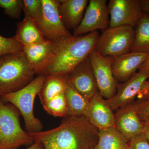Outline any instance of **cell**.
<instances>
[{"instance_id": "cell-21", "label": "cell", "mask_w": 149, "mask_h": 149, "mask_svg": "<svg viewBox=\"0 0 149 149\" xmlns=\"http://www.w3.org/2000/svg\"><path fill=\"white\" fill-rule=\"evenodd\" d=\"M135 29L131 52L149 53V13L143 12Z\"/></svg>"}, {"instance_id": "cell-6", "label": "cell", "mask_w": 149, "mask_h": 149, "mask_svg": "<svg viewBox=\"0 0 149 149\" xmlns=\"http://www.w3.org/2000/svg\"><path fill=\"white\" fill-rule=\"evenodd\" d=\"M135 33L130 26L109 27L100 35L95 50L103 56L113 58L130 52Z\"/></svg>"}, {"instance_id": "cell-4", "label": "cell", "mask_w": 149, "mask_h": 149, "mask_svg": "<svg viewBox=\"0 0 149 149\" xmlns=\"http://www.w3.org/2000/svg\"><path fill=\"white\" fill-rule=\"evenodd\" d=\"M45 79L44 75H38L20 90L1 97L4 102L10 103L18 110L24 118L28 133H38L43 129L42 122L35 116L34 105L35 98L41 91Z\"/></svg>"}, {"instance_id": "cell-18", "label": "cell", "mask_w": 149, "mask_h": 149, "mask_svg": "<svg viewBox=\"0 0 149 149\" xmlns=\"http://www.w3.org/2000/svg\"><path fill=\"white\" fill-rule=\"evenodd\" d=\"M15 37L23 47L41 42L46 40L34 19L25 17L17 23Z\"/></svg>"}, {"instance_id": "cell-14", "label": "cell", "mask_w": 149, "mask_h": 149, "mask_svg": "<svg viewBox=\"0 0 149 149\" xmlns=\"http://www.w3.org/2000/svg\"><path fill=\"white\" fill-rule=\"evenodd\" d=\"M149 53L130 52L113 58V74L118 82L123 83L133 76L149 56Z\"/></svg>"}, {"instance_id": "cell-9", "label": "cell", "mask_w": 149, "mask_h": 149, "mask_svg": "<svg viewBox=\"0 0 149 149\" xmlns=\"http://www.w3.org/2000/svg\"><path fill=\"white\" fill-rule=\"evenodd\" d=\"M108 5L106 0H91L80 25L73 32L77 37L98 29L104 31L109 26Z\"/></svg>"}, {"instance_id": "cell-25", "label": "cell", "mask_w": 149, "mask_h": 149, "mask_svg": "<svg viewBox=\"0 0 149 149\" xmlns=\"http://www.w3.org/2000/svg\"><path fill=\"white\" fill-rule=\"evenodd\" d=\"M23 8L25 17L39 20L42 14L43 5L42 0H23Z\"/></svg>"}, {"instance_id": "cell-16", "label": "cell", "mask_w": 149, "mask_h": 149, "mask_svg": "<svg viewBox=\"0 0 149 149\" xmlns=\"http://www.w3.org/2000/svg\"><path fill=\"white\" fill-rule=\"evenodd\" d=\"M58 10L62 20L67 29H76L80 25L87 7V0L58 1Z\"/></svg>"}, {"instance_id": "cell-31", "label": "cell", "mask_w": 149, "mask_h": 149, "mask_svg": "<svg viewBox=\"0 0 149 149\" xmlns=\"http://www.w3.org/2000/svg\"><path fill=\"white\" fill-rule=\"evenodd\" d=\"M149 70V55L139 68V70Z\"/></svg>"}, {"instance_id": "cell-5", "label": "cell", "mask_w": 149, "mask_h": 149, "mask_svg": "<svg viewBox=\"0 0 149 149\" xmlns=\"http://www.w3.org/2000/svg\"><path fill=\"white\" fill-rule=\"evenodd\" d=\"M20 113L11 104H6L0 97V149H17L31 146L34 141L22 128Z\"/></svg>"}, {"instance_id": "cell-8", "label": "cell", "mask_w": 149, "mask_h": 149, "mask_svg": "<svg viewBox=\"0 0 149 149\" xmlns=\"http://www.w3.org/2000/svg\"><path fill=\"white\" fill-rule=\"evenodd\" d=\"M93 66L98 90L105 100L111 99L117 90L118 82L112 70L113 58L103 56L94 50L89 55Z\"/></svg>"}, {"instance_id": "cell-15", "label": "cell", "mask_w": 149, "mask_h": 149, "mask_svg": "<svg viewBox=\"0 0 149 149\" xmlns=\"http://www.w3.org/2000/svg\"><path fill=\"white\" fill-rule=\"evenodd\" d=\"M114 127L128 142L142 133L143 123L141 121L132 103L117 110Z\"/></svg>"}, {"instance_id": "cell-13", "label": "cell", "mask_w": 149, "mask_h": 149, "mask_svg": "<svg viewBox=\"0 0 149 149\" xmlns=\"http://www.w3.org/2000/svg\"><path fill=\"white\" fill-rule=\"evenodd\" d=\"M84 116L98 130L114 126L115 115L113 111L98 91L90 101Z\"/></svg>"}, {"instance_id": "cell-19", "label": "cell", "mask_w": 149, "mask_h": 149, "mask_svg": "<svg viewBox=\"0 0 149 149\" xmlns=\"http://www.w3.org/2000/svg\"><path fill=\"white\" fill-rule=\"evenodd\" d=\"M64 94L68 116H84L90 100L78 92L66 77Z\"/></svg>"}, {"instance_id": "cell-20", "label": "cell", "mask_w": 149, "mask_h": 149, "mask_svg": "<svg viewBox=\"0 0 149 149\" xmlns=\"http://www.w3.org/2000/svg\"><path fill=\"white\" fill-rule=\"evenodd\" d=\"M128 143L114 126L99 130L94 149H128Z\"/></svg>"}, {"instance_id": "cell-23", "label": "cell", "mask_w": 149, "mask_h": 149, "mask_svg": "<svg viewBox=\"0 0 149 149\" xmlns=\"http://www.w3.org/2000/svg\"><path fill=\"white\" fill-rule=\"evenodd\" d=\"M42 105L48 114L54 117L64 118L68 116L64 93L58 94Z\"/></svg>"}, {"instance_id": "cell-2", "label": "cell", "mask_w": 149, "mask_h": 149, "mask_svg": "<svg viewBox=\"0 0 149 149\" xmlns=\"http://www.w3.org/2000/svg\"><path fill=\"white\" fill-rule=\"evenodd\" d=\"M100 36L96 31L54 42L52 56L38 75L67 77L95 50Z\"/></svg>"}, {"instance_id": "cell-11", "label": "cell", "mask_w": 149, "mask_h": 149, "mask_svg": "<svg viewBox=\"0 0 149 149\" xmlns=\"http://www.w3.org/2000/svg\"><path fill=\"white\" fill-rule=\"evenodd\" d=\"M149 77V70H139L125 82L118 83L116 93L111 99L106 100L107 103L114 111L133 102Z\"/></svg>"}, {"instance_id": "cell-12", "label": "cell", "mask_w": 149, "mask_h": 149, "mask_svg": "<svg viewBox=\"0 0 149 149\" xmlns=\"http://www.w3.org/2000/svg\"><path fill=\"white\" fill-rule=\"evenodd\" d=\"M66 77L75 89L90 101L98 91L89 56L77 65Z\"/></svg>"}, {"instance_id": "cell-30", "label": "cell", "mask_w": 149, "mask_h": 149, "mask_svg": "<svg viewBox=\"0 0 149 149\" xmlns=\"http://www.w3.org/2000/svg\"><path fill=\"white\" fill-rule=\"evenodd\" d=\"M142 133L143 134L149 143V123H143V128Z\"/></svg>"}, {"instance_id": "cell-1", "label": "cell", "mask_w": 149, "mask_h": 149, "mask_svg": "<svg viewBox=\"0 0 149 149\" xmlns=\"http://www.w3.org/2000/svg\"><path fill=\"white\" fill-rule=\"evenodd\" d=\"M98 132L85 116H68L55 128L28 133L34 142L42 144L45 149H94Z\"/></svg>"}, {"instance_id": "cell-24", "label": "cell", "mask_w": 149, "mask_h": 149, "mask_svg": "<svg viewBox=\"0 0 149 149\" xmlns=\"http://www.w3.org/2000/svg\"><path fill=\"white\" fill-rule=\"evenodd\" d=\"M0 8L3 9L6 15L14 19H19L23 10V1L0 0Z\"/></svg>"}, {"instance_id": "cell-27", "label": "cell", "mask_w": 149, "mask_h": 149, "mask_svg": "<svg viewBox=\"0 0 149 149\" xmlns=\"http://www.w3.org/2000/svg\"><path fill=\"white\" fill-rule=\"evenodd\" d=\"M132 104L143 123H149V101L140 100Z\"/></svg>"}, {"instance_id": "cell-28", "label": "cell", "mask_w": 149, "mask_h": 149, "mask_svg": "<svg viewBox=\"0 0 149 149\" xmlns=\"http://www.w3.org/2000/svg\"><path fill=\"white\" fill-rule=\"evenodd\" d=\"M128 149H149V143L143 134L141 133L129 141Z\"/></svg>"}, {"instance_id": "cell-22", "label": "cell", "mask_w": 149, "mask_h": 149, "mask_svg": "<svg viewBox=\"0 0 149 149\" xmlns=\"http://www.w3.org/2000/svg\"><path fill=\"white\" fill-rule=\"evenodd\" d=\"M45 77L42 87L38 94L42 104L58 94L64 93L65 87V77L56 75Z\"/></svg>"}, {"instance_id": "cell-7", "label": "cell", "mask_w": 149, "mask_h": 149, "mask_svg": "<svg viewBox=\"0 0 149 149\" xmlns=\"http://www.w3.org/2000/svg\"><path fill=\"white\" fill-rule=\"evenodd\" d=\"M42 14L36 22L37 27L46 40L58 42L72 36L62 20L58 10V1L42 0Z\"/></svg>"}, {"instance_id": "cell-10", "label": "cell", "mask_w": 149, "mask_h": 149, "mask_svg": "<svg viewBox=\"0 0 149 149\" xmlns=\"http://www.w3.org/2000/svg\"><path fill=\"white\" fill-rule=\"evenodd\" d=\"M108 8L110 15L109 27L128 26L134 28L143 12L138 0H110Z\"/></svg>"}, {"instance_id": "cell-32", "label": "cell", "mask_w": 149, "mask_h": 149, "mask_svg": "<svg viewBox=\"0 0 149 149\" xmlns=\"http://www.w3.org/2000/svg\"><path fill=\"white\" fill-rule=\"evenodd\" d=\"M27 149H45V148L42 144L39 142H35Z\"/></svg>"}, {"instance_id": "cell-29", "label": "cell", "mask_w": 149, "mask_h": 149, "mask_svg": "<svg viewBox=\"0 0 149 149\" xmlns=\"http://www.w3.org/2000/svg\"><path fill=\"white\" fill-rule=\"evenodd\" d=\"M140 3L143 11L149 13V0H141Z\"/></svg>"}, {"instance_id": "cell-33", "label": "cell", "mask_w": 149, "mask_h": 149, "mask_svg": "<svg viewBox=\"0 0 149 149\" xmlns=\"http://www.w3.org/2000/svg\"><path fill=\"white\" fill-rule=\"evenodd\" d=\"M148 95H147L146 100H147L149 101V77L148 78Z\"/></svg>"}, {"instance_id": "cell-17", "label": "cell", "mask_w": 149, "mask_h": 149, "mask_svg": "<svg viewBox=\"0 0 149 149\" xmlns=\"http://www.w3.org/2000/svg\"><path fill=\"white\" fill-rule=\"evenodd\" d=\"M54 42L45 40L41 42L23 47V51L27 60L40 74L52 56Z\"/></svg>"}, {"instance_id": "cell-3", "label": "cell", "mask_w": 149, "mask_h": 149, "mask_svg": "<svg viewBox=\"0 0 149 149\" xmlns=\"http://www.w3.org/2000/svg\"><path fill=\"white\" fill-rule=\"evenodd\" d=\"M37 72L23 51L0 56V97L20 90L34 80Z\"/></svg>"}, {"instance_id": "cell-26", "label": "cell", "mask_w": 149, "mask_h": 149, "mask_svg": "<svg viewBox=\"0 0 149 149\" xmlns=\"http://www.w3.org/2000/svg\"><path fill=\"white\" fill-rule=\"evenodd\" d=\"M23 50V47L17 41L14 36L7 38L0 35V56L22 52Z\"/></svg>"}]
</instances>
